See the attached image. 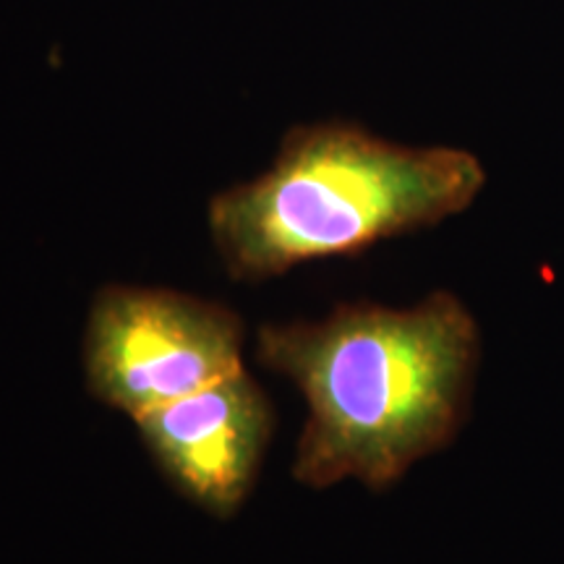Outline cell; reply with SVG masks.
Wrapping results in <instances>:
<instances>
[{"label":"cell","instance_id":"1","mask_svg":"<svg viewBox=\"0 0 564 564\" xmlns=\"http://www.w3.org/2000/svg\"><path fill=\"white\" fill-rule=\"evenodd\" d=\"M253 352L306 403L295 481L387 491L463 429L481 329L455 293L436 291L408 308L345 301L314 322H267Z\"/></svg>","mask_w":564,"mask_h":564},{"label":"cell","instance_id":"4","mask_svg":"<svg viewBox=\"0 0 564 564\" xmlns=\"http://www.w3.org/2000/svg\"><path fill=\"white\" fill-rule=\"evenodd\" d=\"M167 484L202 512L228 520L249 499L274 434L270 394L249 371L154 408L133 421Z\"/></svg>","mask_w":564,"mask_h":564},{"label":"cell","instance_id":"3","mask_svg":"<svg viewBox=\"0 0 564 564\" xmlns=\"http://www.w3.org/2000/svg\"><path fill=\"white\" fill-rule=\"evenodd\" d=\"M246 322L220 301L173 288L102 285L82 337L95 400L141 419L243 371Z\"/></svg>","mask_w":564,"mask_h":564},{"label":"cell","instance_id":"2","mask_svg":"<svg viewBox=\"0 0 564 564\" xmlns=\"http://www.w3.org/2000/svg\"><path fill=\"white\" fill-rule=\"evenodd\" d=\"M484 186L468 150L398 144L352 121L303 123L267 171L212 196L207 228L230 280L264 282L434 228Z\"/></svg>","mask_w":564,"mask_h":564}]
</instances>
